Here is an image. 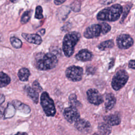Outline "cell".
I'll use <instances>...</instances> for the list:
<instances>
[{"label": "cell", "mask_w": 135, "mask_h": 135, "mask_svg": "<svg viewBox=\"0 0 135 135\" xmlns=\"http://www.w3.org/2000/svg\"><path fill=\"white\" fill-rule=\"evenodd\" d=\"M58 60L55 55L51 53H39L34 59V65L39 70L46 71L55 68Z\"/></svg>", "instance_id": "obj_1"}, {"label": "cell", "mask_w": 135, "mask_h": 135, "mask_svg": "<svg viewBox=\"0 0 135 135\" xmlns=\"http://www.w3.org/2000/svg\"><path fill=\"white\" fill-rule=\"evenodd\" d=\"M122 11V7L120 4H114L100 11L97 17L98 20L100 21L114 22L119 18Z\"/></svg>", "instance_id": "obj_2"}, {"label": "cell", "mask_w": 135, "mask_h": 135, "mask_svg": "<svg viewBox=\"0 0 135 135\" xmlns=\"http://www.w3.org/2000/svg\"><path fill=\"white\" fill-rule=\"evenodd\" d=\"M80 37V34L77 32H71L65 35L63 40L62 49L66 56L70 57L73 54L74 47Z\"/></svg>", "instance_id": "obj_3"}, {"label": "cell", "mask_w": 135, "mask_h": 135, "mask_svg": "<svg viewBox=\"0 0 135 135\" xmlns=\"http://www.w3.org/2000/svg\"><path fill=\"white\" fill-rule=\"evenodd\" d=\"M41 104L48 117H53L56 113V109L53 100L50 97L46 92H43L41 96Z\"/></svg>", "instance_id": "obj_4"}, {"label": "cell", "mask_w": 135, "mask_h": 135, "mask_svg": "<svg viewBox=\"0 0 135 135\" xmlns=\"http://www.w3.org/2000/svg\"><path fill=\"white\" fill-rule=\"evenodd\" d=\"M128 79L129 75L125 70H119L114 75L112 78L111 82L112 87L115 91L119 90L124 86Z\"/></svg>", "instance_id": "obj_5"}, {"label": "cell", "mask_w": 135, "mask_h": 135, "mask_svg": "<svg viewBox=\"0 0 135 135\" xmlns=\"http://www.w3.org/2000/svg\"><path fill=\"white\" fill-rule=\"evenodd\" d=\"M65 75L69 80L72 81H79L82 78L83 69L78 66H70L65 71Z\"/></svg>", "instance_id": "obj_6"}, {"label": "cell", "mask_w": 135, "mask_h": 135, "mask_svg": "<svg viewBox=\"0 0 135 135\" xmlns=\"http://www.w3.org/2000/svg\"><path fill=\"white\" fill-rule=\"evenodd\" d=\"M117 44L119 48L127 49L133 45V40L129 35L122 34L117 37Z\"/></svg>", "instance_id": "obj_7"}, {"label": "cell", "mask_w": 135, "mask_h": 135, "mask_svg": "<svg viewBox=\"0 0 135 135\" xmlns=\"http://www.w3.org/2000/svg\"><path fill=\"white\" fill-rule=\"evenodd\" d=\"M102 33L101 26L100 24H92L88 27L84 32V36L86 38H93L98 37Z\"/></svg>", "instance_id": "obj_8"}, {"label": "cell", "mask_w": 135, "mask_h": 135, "mask_svg": "<svg viewBox=\"0 0 135 135\" xmlns=\"http://www.w3.org/2000/svg\"><path fill=\"white\" fill-rule=\"evenodd\" d=\"M88 100L90 103L94 105H99L103 101V99L98 90L94 89H89L86 92Z\"/></svg>", "instance_id": "obj_9"}, {"label": "cell", "mask_w": 135, "mask_h": 135, "mask_svg": "<svg viewBox=\"0 0 135 135\" xmlns=\"http://www.w3.org/2000/svg\"><path fill=\"white\" fill-rule=\"evenodd\" d=\"M63 115L65 119L70 123L75 122L80 119V114L78 110L71 106L65 109Z\"/></svg>", "instance_id": "obj_10"}, {"label": "cell", "mask_w": 135, "mask_h": 135, "mask_svg": "<svg viewBox=\"0 0 135 135\" xmlns=\"http://www.w3.org/2000/svg\"><path fill=\"white\" fill-rule=\"evenodd\" d=\"M75 128L80 132H89L91 130V126L89 121L83 119H79L75 122Z\"/></svg>", "instance_id": "obj_11"}, {"label": "cell", "mask_w": 135, "mask_h": 135, "mask_svg": "<svg viewBox=\"0 0 135 135\" xmlns=\"http://www.w3.org/2000/svg\"><path fill=\"white\" fill-rule=\"evenodd\" d=\"M23 37L30 43L39 45L42 42L41 36L37 34L22 33Z\"/></svg>", "instance_id": "obj_12"}, {"label": "cell", "mask_w": 135, "mask_h": 135, "mask_svg": "<svg viewBox=\"0 0 135 135\" xmlns=\"http://www.w3.org/2000/svg\"><path fill=\"white\" fill-rule=\"evenodd\" d=\"M92 57V53L86 49L80 50L75 55V58L76 60L83 62L90 61Z\"/></svg>", "instance_id": "obj_13"}, {"label": "cell", "mask_w": 135, "mask_h": 135, "mask_svg": "<svg viewBox=\"0 0 135 135\" xmlns=\"http://www.w3.org/2000/svg\"><path fill=\"white\" fill-rule=\"evenodd\" d=\"M104 120L105 123L110 126L118 125L121 122L120 117L117 114H113L106 116L104 118Z\"/></svg>", "instance_id": "obj_14"}, {"label": "cell", "mask_w": 135, "mask_h": 135, "mask_svg": "<svg viewBox=\"0 0 135 135\" xmlns=\"http://www.w3.org/2000/svg\"><path fill=\"white\" fill-rule=\"evenodd\" d=\"M12 104L15 108L18 111L25 114H28L31 112L30 108L26 104L20 102V101L15 100L12 101Z\"/></svg>", "instance_id": "obj_15"}, {"label": "cell", "mask_w": 135, "mask_h": 135, "mask_svg": "<svg viewBox=\"0 0 135 135\" xmlns=\"http://www.w3.org/2000/svg\"><path fill=\"white\" fill-rule=\"evenodd\" d=\"M116 102V99L112 93H108L105 96V107L107 110H110L114 106Z\"/></svg>", "instance_id": "obj_16"}, {"label": "cell", "mask_w": 135, "mask_h": 135, "mask_svg": "<svg viewBox=\"0 0 135 135\" xmlns=\"http://www.w3.org/2000/svg\"><path fill=\"white\" fill-rule=\"evenodd\" d=\"M25 91L29 97L33 100L35 103H37L38 101V92L30 86L25 88Z\"/></svg>", "instance_id": "obj_17"}, {"label": "cell", "mask_w": 135, "mask_h": 135, "mask_svg": "<svg viewBox=\"0 0 135 135\" xmlns=\"http://www.w3.org/2000/svg\"><path fill=\"white\" fill-rule=\"evenodd\" d=\"M16 111V109L13 105V104L11 103H8L7 104V107L4 110V116L5 119H8V118H12Z\"/></svg>", "instance_id": "obj_18"}, {"label": "cell", "mask_w": 135, "mask_h": 135, "mask_svg": "<svg viewBox=\"0 0 135 135\" xmlns=\"http://www.w3.org/2000/svg\"><path fill=\"white\" fill-rule=\"evenodd\" d=\"M17 75L21 81H27L30 75V72L27 68H23L19 70Z\"/></svg>", "instance_id": "obj_19"}, {"label": "cell", "mask_w": 135, "mask_h": 135, "mask_svg": "<svg viewBox=\"0 0 135 135\" xmlns=\"http://www.w3.org/2000/svg\"><path fill=\"white\" fill-rule=\"evenodd\" d=\"M100 133L102 135H108L111 131V126L106 123H101L98 126Z\"/></svg>", "instance_id": "obj_20"}, {"label": "cell", "mask_w": 135, "mask_h": 135, "mask_svg": "<svg viewBox=\"0 0 135 135\" xmlns=\"http://www.w3.org/2000/svg\"><path fill=\"white\" fill-rule=\"evenodd\" d=\"M11 79L6 73L0 72V88H3L9 84Z\"/></svg>", "instance_id": "obj_21"}, {"label": "cell", "mask_w": 135, "mask_h": 135, "mask_svg": "<svg viewBox=\"0 0 135 135\" xmlns=\"http://www.w3.org/2000/svg\"><path fill=\"white\" fill-rule=\"evenodd\" d=\"M114 46V42L112 40H107L101 42L99 45L98 48L101 51H104L108 49L112 48Z\"/></svg>", "instance_id": "obj_22"}, {"label": "cell", "mask_w": 135, "mask_h": 135, "mask_svg": "<svg viewBox=\"0 0 135 135\" xmlns=\"http://www.w3.org/2000/svg\"><path fill=\"white\" fill-rule=\"evenodd\" d=\"M69 102L71 107L76 108V107H81V103L77 100L76 96L75 94H71L69 98Z\"/></svg>", "instance_id": "obj_23"}, {"label": "cell", "mask_w": 135, "mask_h": 135, "mask_svg": "<svg viewBox=\"0 0 135 135\" xmlns=\"http://www.w3.org/2000/svg\"><path fill=\"white\" fill-rule=\"evenodd\" d=\"M10 42L13 47L15 49H20L22 46V41L19 38L15 36H13L10 38Z\"/></svg>", "instance_id": "obj_24"}, {"label": "cell", "mask_w": 135, "mask_h": 135, "mask_svg": "<svg viewBox=\"0 0 135 135\" xmlns=\"http://www.w3.org/2000/svg\"><path fill=\"white\" fill-rule=\"evenodd\" d=\"M31 15V13L30 11H27L25 12L22 16V17L21 19V22L22 24L26 23L30 19Z\"/></svg>", "instance_id": "obj_25"}, {"label": "cell", "mask_w": 135, "mask_h": 135, "mask_svg": "<svg viewBox=\"0 0 135 135\" xmlns=\"http://www.w3.org/2000/svg\"><path fill=\"white\" fill-rule=\"evenodd\" d=\"M43 9L41 6H37L36 7L35 9V18L37 19H41L43 17Z\"/></svg>", "instance_id": "obj_26"}, {"label": "cell", "mask_w": 135, "mask_h": 135, "mask_svg": "<svg viewBox=\"0 0 135 135\" xmlns=\"http://www.w3.org/2000/svg\"><path fill=\"white\" fill-rule=\"evenodd\" d=\"M101 26L102 33L103 34H105L108 33L111 30V26L106 23H101L100 24Z\"/></svg>", "instance_id": "obj_27"}, {"label": "cell", "mask_w": 135, "mask_h": 135, "mask_svg": "<svg viewBox=\"0 0 135 135\" xmlns=\"http://www.w3.org/2000/svg\"><path fill=\"white\" fill-rule=\"evenodd\" d=\"M132 6V4H128L125 7H124V12H123V15H122V20L121 21H123L124 20V19H125V18L126 17L127 14H128L130 9V8Z\"/></svg>", "instance_id": "obj_28"}, {"label": "cell", "mask_w": 135, "mask_h": 135, "mask_svg": "<svg viewBox=\"0 0 135 135\" xmlns=\"http://www.w3.org/2000/svg\"><path fill=\"white\" fill-rule=\"evenodd\" d=\"M32 88L34 89H35V90H36L38 92H40V91H41L42 90V88H41V86H40L39 83L37 81H35L34 82H33Z\"/></svg>", "instance_id": "obj_29"}, {"label": "cell", "mask_w": 135, "mask_h": 135, "mask_svg": "<svg viewBox=\"0 0 135 135\" xmlns=\"http://www.w3.org/2000/svg\"><path fill=\"white\" fill-rule=\"evenodd\" d=\"M128 66H129V67L130 68H131V69H135V60H130V61L129 62Z\"/></svg>", "instance_id": "obj_30"}, {"label": "cell", "mask_w": 135, "mask_h": 135, "mask_svg": "<svg viewBox=\"0 0 135 135\" xmlns=\"http://www.w3.org/2000/svg\"><path fill=\"white\" fill-rule=\"evenodd\" d=\"M86 72L89 73V74H93L95 72V69L93 67H88L86 70Z\"/></svg>", "instance_id": "obj_31"}, {"label": "cell", "mask_w": 135, "mask_h": 135, "mask_svg": "<svg viewBox=\"0 0 135 135\" xmlns=\"http://www.w3.org/2000/svg\"><path fill=\"white\" fill-rule=\"evenodd\" d=\"M5 101V97L3 94H0V105H1Z\"/></svg>", "instance_id": "obj_32"}, {"label": "cell", "mask_w": 135, "mask_h": 135, "mask_svg": "<svg viewBox=\"0 0 135 135\" xmlns=\"http://www.w3.org/2000/svg\"><path fill=\"white\" fill-rule=\"evenodd\" d=\"M4 110H5L4 108L3 107L0 105V118H1L4 115Z\"/></svg>", "instance_id": "obj_33"}, {"label": "cell", "mask_w": 135, "mask_h": 135, "mask_svg": "<svg viewBox=\"0 0 135 135\" xmlns=\"http://www.w3.org/2000/svg\"><path fill=\"white\" fill-rule=\"evenodd\" d=\"M64 2H65V1H54V3L56 5H60V4L63 3Z\"/></svg>", "instance_id": "obj_34"}, {"label": "cell", "mask_w": 135, "mask_h": 135, "mask_svg": "<svg viewBox=\"0 0 135 135\" xmlns=\"http://www.w3.org/2000/svg\"><path fill=\"white\" fill-rule=\"evenodd\" d=\"M114 1H103L102 3L104 4H109L110 3H112L113 2H114Z\"/></svg>", "instance_id": "obj_35"}, {"label": "cell", "mask_w": 135, "mask_h": 135, "mask_svg": "<svg viewBox=\"0 0 135 135\" xmlns=\"http://www.w3.org/2000/svg\"><path fill=\"white\" fill-rule=\"evenodd\" d=\"M13 135H28L27 133L26 132H17V133L15 134H13Z\"/></svg>", "instance_id": "obj_36"}, {"label": "cell", "mask_w": 135, "mask_h": 135, "mask_svg": "<svg viewBox=\"0 0 135 135\" xmlns=\"http://www.w3.org/2000/svg\"><path fill=\"white\" fill-rule=\"evenodd\" d=\"M45 30L44 29H41V31L39 32L40 33H41V35H44V34L45 33Z\"/></svg>", "instance_id": "obj_37"}, {"label": "cell", "mask_w": 135, "mask_h": 135, "mask_svg": "<svg viewBox=\"0 0 135 135\" xmlns=\"http://www.w3.org/2000/svg\"><path fill=\"white\" fill-rule=\"evenodd\" d=\"M92 135H102V134H101L100 133H94Z\"/></svg>", "instance_id": "obj_38"}]
</instances>
